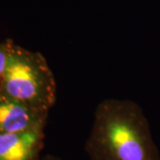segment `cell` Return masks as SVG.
<instances>
[{"label": "cell", "instance_id": "6da1fadb", "mask_svg": "<svg viewBox=\"0 0 160 160\" xmlns=\"http://www.w3.org/2000/svg\"><path fill=\"white\" fill-rule=\"evenodd\" d=\"M85 149L90 160H160L142 109L126 99L98 104Z\"/></svg>", "mask_w": 160, "mask_h": 160}, {"label": "cell", "instance_id": "7a4b0ae2", "mask_svg": "<svg viewBox=\"0 0 160 160\" xmlns=\"http://www.w3.org/2000/svg\"><path fill=\"white\" fill-rule=\"evenodd\" d=\"M0 92L33 109L49 112L56 102L57 86L41 52L28 50L9 39V56L0 79Z\"/></svg>", "mask_w": 160, "mask_h": 160}, {"label": "cell", "instance_id": "3957f363", "mask_svg": "<svg viewBox=\"0 0 160 160\" xmlns=\"http://www.w3.org/2000/svg\"><path fill=\"white\" fill-rule=\"evenodd\" d=\"M48 114L0 92V133L45 130Z\"/></svg>", "mask_w": 160, "mask_h": 160}, {"label": "cell", "instance_id": "277c9868", "mask_svg": "<svg viewBox=\"0 0 160 160\" xmlns=\"http://www.w3.org/2000/svg\"><path fill=\"white\" fill-rule=\"evenodd\" d=\"M45 130L0 133V160H39Z\"/></svg>", "mask_w": 160, "mask_h": 160}, {"label": "cell", "instance_id": "5b68a950", "mask_svg": "<svg viewBox=\"0 0 160 160\" xmlns=\"http://www.w3.org/2000/svg\"><path fill=\"white\" fill-rule=\"evenodd\" d=\"M9 56V39L0 42V79L6 69Z\"/></svg>", "mask_w": 160, "mask_h": 160}, {"label": "cell", "instance_id": "8992f818", "mask_svg": "<svg viewBox=\"0 0 160 160\" xmlns=\"http://www.w3.org/2000/svg\"><path fill=\"white\" fill-rule=\"evenodd\" d=\"M39 160H62L61 158L56 157L54 155H46L43 158H40Z\"/></svg>", "mask_w": 160, "mask_h": 160}]
</instances>
